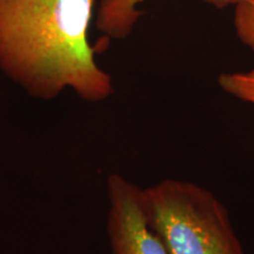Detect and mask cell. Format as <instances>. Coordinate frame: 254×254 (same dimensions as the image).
I'll return each mask as SVG.
<instances>
[{"mask_svg":"<svg viewBox=\"0 0 254 254\" xmlns=\"http://www.w3.org/2000/svg\"><path fill=\"white\" fill-rule=\"evenodd\" d=\"M218 82L227 94L254 106V68L222 73L219 75Z\"/></svg>","mask_w":254,"mask_h":254,"instance_id":"obj_5","label":"cell"},{"mask_svg":"<svg viewBox=\"0 0 254 254\" xmlns=\"http://www.w3.org/2000/svg\"><path fill=\"white\" fill-rule=\"evenodd\" d=\"M95 0H0V71L28 95L69 90L88 103L113 94V79L88 40Z\"/></svg>","mask_w":254,"mask_h":254,"instance_id":"obj_1","label":"cell"},{"mask_svg":"<svg viewBox=\"0 0 254 254\" xmlns=\"http://www.w3.org/2000/svg\"><path fill=\"white\" fill-rule=\"evenodd\" d=\"M106 185L111 254H168L146 220L140 187L118 173L110 174Z\"/></svg>","mask_w":254,"mask_h":254,"instance_id":"obj_3","label":"cell"},{"mask_svg":"<svg viewBox=\"0 0 254 254\" xmlns=\"http://www.w3.org/2000/svg\"><path fill=\"white\" fill-rule=\"evenodd\" d=\"M234 28L239 40L254 53V0L236 2Z\"/></svg>","mask_w":254,"mask_h":254,"instance_id":"obj_6","label":"cell"},{"mask_svg":"<svg viewBox=\"0 0 254 254\" xmlns=\"http://www.w3.org/2000/svg\"><path fill=\"white\" fill-rule=\"evenodd\" d=\"M145 0H100L95 15L97 28L111 39L122 40L132 33L141 17L138 6ZM218 7L236 5L238 0H205Z\"/></svg>","mask_w":254,"mask_h":254,"instance_id":"obj_4","label":"cell"},{"mask_svg":"<svg viewBox=\"0 0 254 254\" xmlns=\"http://www.w3.org/2000/svg\"><path fill=\"white\" fill-rule=\"evenodd\" d=\"M140 198L168 254H245L226 206L205 187L165 179L141 189Z\"/></svg>","mask_w":254,"mask_h":254,"instance_id":"obj_2","label":"cell"}]
</instances>
